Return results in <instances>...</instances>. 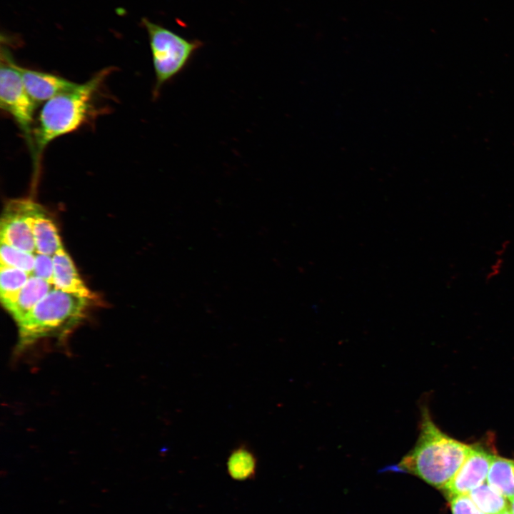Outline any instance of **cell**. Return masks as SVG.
I'll use <instances>...</instances> for the list:
<instances>
[{
  "instance_id": "6da1fadb",
  "label": "cell",
  "mask_w": 514,
  "mask_h": 514,
  "mask_svg": "<svg viewBox=\"0 0 514 514\" xmlns=\"http://www.w3.org/2000/svg\"><path fill=\"white\" fill-rule=\"evenodd\" d=\"M419 435L413 448L395 465L385 470L416 475L443 490L455 476L469 453L468 445L443 432L426 406L420 411Z\"/></svg>"
},
{
  "instance_id": "7a4b0ae2",
  "label": "cell",
  "mask_w": 514,
  "mask_h": 514,
  "mask_svg": "<svg viewBox=\"0 0 514 514\" xmlns=\"http://www.w3.org/2000/svg\"><path fill=\"white\" fill-rule=\"evenodd\" d=\"M109 73V69H104L70 91L44 103L34 128L31 156L35 168L52 141L76 131L87 121L94 110L96 94Z\"/></svg>"
},
{
  "instance_id": "3957f363",
  "label": "cell",
  "mask_w": 514,
  "mask_h": 514,
  "mask_svg": "<svg viewBox=\"0 0 514 514\" xmlns=\"http://www.w3.org/2000/svg\"><path fill=\"white\" fill-rule=\"evenodd\" d=\"M90 300L53 289L17 324L16 351L46 338H64L84 317Z\"/></svg>"
},
{
  "instance_id": "277c9868",
  "label": "cell",
  "mask_w": 514,
  "mask_h": 514,
  "mask_svg": "<svg viewBox=\"0 0 514 514\" xmlns=\"http://www.w3.org/2000/svg\"><path fill=\"white\" fill-rule=\"evenodd\" d=\"M143 23L149 38L155 73L153 97L156 98L162 87L187 67L202 43L184 39L146 19H143Z\"/></svg>"
},
{
  "instance_id": "5b68a950",
  "label": "cell",
  "mask_w": 514,
  "mask_h": 514,
  "mask_svg": "<svg viewBox=\"0 0 514 514\" xmlns=\"http://www.w3.org/2000/svg\"><path fill=\"white\" fill-rule=\"evenodd\" d=\"M0 69V106L10 114L21 129L31 153L33 151V123L38 106L31 98L15 67L10 51L1 48Z\"/></svg>"
},
{
  "instance_id": "8992f818",
  "label": "cell",
  "mask_w": 514,
  "mask_h": 514,
  "mask_svg": "<svg viewBox=\"0 0 514 514\" xmlns=\"http://www.w3.org/2000/svg\"><path fill=\"white\" fill-rule=\"evenodd\" d=\"M39 205L24 198L8 201L1 218V241L35 254L36 250L32 226Z\"/></svg>"
},
{
  "instance_id": "52a82bcc",
  "label": "cell",
  "mask_w": 514,
  "mask_h": 514,
  "mask_svg": "<svg viewBox=\"0 0 514 514\" xmlns=\"http://www.w3.org/2000/svg\"><path fill=\"white\" fill-rule=\"evenodd\" d=\"M487 441L472 445L466 459L453 479L442 490L448 498L468 494L473 489L485 483L495 456L492 450L493 445Z\"/></svg>"
},
{
  "instance_id": "ba28073f",
  "label": "cell",
  "mask_w": 514,
  "mask_h": 514,
  "mask_svg": "<svg viewBox=\"0 0 514 514\" xmlns=\"http://www.w3.org/2000/svg\"><path fill=\"white\" fill-rule=\"evenodd\" d=\"M15 67L26 90L37 106L70 91L79 84L58 75L24 68L16 63Z\"/></svg>"
},
{
  "instance_id": "9c48e42d",
  "label": "cell",
  "mask_w": 514,
  "mask_h": 514,
  "mask_svg": "<svg viewBox=\"0 0 514 514\" xmlns=\"http://www.w3.org/2000/svg\"><path fill=\"white\" fill-rule=\"evenodd\" d=\"M53 261L54 287L91 301L93 298L92 292L80 277L73 261L64 247L53 256Z\"/></svg>"
},
{
  "instance_id": "30bf717a",
  "label": "cell",
  "mask_w": 514,
  "mask_h": 514,
  "mask_svg": "<svg viewBox=\"0 0 514 514\" xmlns=\"http://www.w3.org/2000/svg\"><path fill=\"white\" fill-rule=\"evenodd\" d=\"M53 288L48 281L31 275L14 299L4 308L18 323Z\"/></svg>"
},
{
  "instance_id": "8fae6325",
  "label": "cell",
  "mask_w": 514,
  "mask_h": 514,
  "mask_svg": "<svg viewBox=\"0 0 514 514\" xmlns=\"http://www.w3.org/2000/svg\"><path fill=\"white\" fill-rule=\"evenodd\" d=\"M32 231L36 253L53 256L63 248L54 222L41 205L35 213Z\"/></svg>"
},
{
  "instance_id": "7c38bea8",
  "label": "cell",
  "mask_w": 514,
  "mask_h": 514,
  "mask_svg": "<svg viewBox=\"0 0 514 514\" xmlns=\"http://www.w3.org/2000/svg\"><path fill=\"white\" fill-rule=\"evenodd\" d=\"M226 468L230 477L235 480L253 479L257 470L256 456L248 445L241 444L230 452Z\"/></svg>"
},
{
  "instance_id": "4fadbf2b",
  "label": "cell",
  "mask_w": 514,
  "mask_h": 514,
  "mask_svg": "<svg viewBox=\"0 0 514 514\" xmlns=\"http://www.w3.org/2000/svg\"><path fill=\"white\" fill-rule=\"evenodd\" d=\"M486 480L491 487L510 500L514 498V460L495 455Z\"/></svg>"
},
{
  "instance_id": "5bb4252c",
  "label": "cell",
  "mask_w": 514,
  "mask_h": 514,
  "mask_svg": "<svg viewBox=\"0 0 514 514\" xmlns=\"http://www.w3.org/2000/svg\"><path fill=\"white\" fill-rule=\"evenodd\" d=\"M468 495L485 514H498L509 509L507 499L488 483L473 489Z\"/></svg>"
},
{
  "instance_id": "9a60e30c",
  "label": "cell",
  "mask_w": 514,
  "mask_h": 514,
  "mask_svg": "<svg viewBox=\"0 0 514 514\" xmlns=\"http://www.w3.org/2000/svg\"><path fill=\"white\" fill-rule=\"evenodd\" d=\"M30 276L23 270L1 265L0 298L4 307L14 299Z\"/></svg>"
},
{
  "instance_id": "2e32d148",
  "label": "cell",
  "mask_w": 514,
  "mask_h": 514,
  "mask_svg": "<svg viewBox=\"0 0 514 514\" xmlns=\"http://www.w3.org/2000/svg\"><path fill=\"white\" fill-rule=\"evenodd\" d=\"M1 265L23 270L32 273L35 262V254L29 253L1 241Z\"/></svg>"
},
{
  "instance_id": "e0dca14e",
  "label": "cell",
  "mask_w": 514,
  "mask_h": 514,
  "mask_svg": "<svg viewBox=\"0 0 514 514\" xmlns=\"http://www.w3.org/2000/svg\"><path fill=\"white\" fill-rule=\"evenodd\" d=\"M31 276L41 278L53 285V256L46 254L36 253L34 266Z\"/></svg>"
},
{
  "instance_id": "ac0fdd59",
  "label": "cell",
  "mask_w": 514,
  "mask_h": 514,
  "mask_svg": "<svg viewBox=\"0 0 514 514\" xmlns=\"http://www.w3.org/2000/svg\"><path fill=\"white\" fill-rule=\"evenodd\" d=\"M448 499L453 514H485L473 503L468 494L454 495Z\"/></svg>"
},
{
  "instance_id": "d6986e66",
  "label": "cell",
  "mask_w": 514,
  "mask_h": 514,
  "mask_svg": "<svg viewBox=\"0 0 514 514\" xmlns=\"http://www.w3.org/2000/svg\"><path fill=\"white\" fill-rule=\"evenodd\" d=\"M509 510L511 514H514V498L510 500Z\"/></svg>"
},
{
  "instance_id": "ffe728a7",
  "label": "cell",
  "mask_w": 514,
  "mask_h": 514,
  "mask_svg": "<svg viewBox=\"0 0 514 514\" xmlns=\"http://www.w3.org/2000/svg\"><path fill=\"white\" fill-rule=\"evenodd\" d=\"M498 514H511V513H510L509 509H508V510H505V511H503V512H501V513H498Z\"/></svg>"
}]
</instances>
